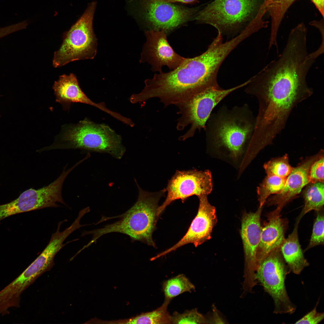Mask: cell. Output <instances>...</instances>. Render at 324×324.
I'll list each match as a JSON object with an SVG mask.
<instances>
[{"instance_id": "obj_21", "label": "cell", "mask_w": 324, "mask_h": 324, "mask_svg": "<svg viewBox=\"0 0 324 324\" xmlns=\"http://www.w3.org/2000/svg\"><path fill=\"white\" fill-rule=\"evenodd\" d=\"M296 0H265L266 12L271 19V32L276 33L284 16L289 8Z\"/></svg>"}, {"instance_id": "obj_15", "label": "cell", "mask_w": 324, "mask_h": 324, "mask_svg": "<svg viewBox=\"0 0 324 324\" xmlns=\"http://www.w3.org/2000/svg\"><path fill=\"white\" fill-rule=\"evenodd\" d=\"M281 212L276 209L267 215V220L262 227L260 241L256 253L259 266L262 262L272 251L280 249L285 238L288 226L286 218L281 217Z\"/></svg>"}, {"instance_id": "obj_22", "label": "cell", "mask_w": 324, "mask_h": 324, "mask_svg": "<svg viewBox=\"0 0 324 324\" xmlns=\"http://www.w3.org/2000/svg\"><path fill=\"white\" fill-rule=\"evenodd\" d=\"M195 288L194 285L183 274L165 281L162 285L165 298L171 300L184 292H191Z\"/></svg>"}, {"instance_id": "obj_11", "label": "cell", "mask_w": 324, "mask_h": 324, "mask_svg": "<svg viewBox=\"0 0 324 324\" xmlns=\"http://www.w3.org/2000/svg\"><path fill=\"white\" fill-rule=\"evenodd\" d=\"M263 207L255 212L245 213L242 220L241 235L244 253L243 293L251 292L257 284L256 274L259 266L256 253L260 243L262 227L260 217Z\"/></svg>"}, {"instance_id": "obj_7", "label": "cell", "mask_w": 324, "mask_h": 324, "mask_svg": "<svg viewBox=\"0 0 324 324\" xmlns=\"http://www.w3.org/2000/svg\"><path fill=\"white\" fill-rule=\"evenodd\" d=\"M248 81L234 87L224 89L219 87L208 88L188 100L177 104V113L180 115L177 120L176 128L183 130L189 125L190 129L180 136V140L194 136L197 130L204 129L206 122L214 107L224 98L234 91L245 86Z\"/></svg>"}, {"instance_id": "obj_1", "label": "cell", "mask_w": 324, "mask_h": 324, "mask_svg": "<svg viewBox=\"0 0 324 324\" xmlns=\"http://www.w3.org/2000/svg\"><path fill=\"white\" fill-rule=\"evenodd\" d=\"M220 52L208 47L200 55L186 58L178 67L168 72L162 71L145 81V86L138 94L141 102L158 98L165 106L186 101L198 93L219 87L218 73L223 63Z\"/></svg>"}, {"instance_id": "obj_10", "label": "cell", "mask_w": 324, "mask_h": 324, "mask_svg": "<svg viewBox=\"0 0 324 324\" xmlns=\"http://www.w3.org/2000/svg\"><path fill=\"white\" fill-rule=\"evenodd\" d=\"M212 187L211 173L209 170L176 171L168 181L165 188L167 195L164 202L158 208V216L174 201L180 199L183 202L193 195L198 197L208 195L212 191Z\"/></svg>"}, {"instance_id": "obj_19", "label": "cell", "mask_w": 324, "mask_h": 324, "mask_svg": "<svg viewBox=\"0 0 324 324\" xmlns=\"http://www.w3.org/2000/svg\"><path fill=\"white\" fill-rule=\"evenodd\" d=\"M309 183L303 192L304 206L298 217L300 219L306 213L312 210L316 212L321 210L324 206V182Z\"/></svg>"}, {"instance_id": "obj_28", "label": "cell", "mask_w": 324, "mask_h": 324, "mask_svg": "<svg viewBox=\"0 0 324 324\" xmlns=\"http://www.w3.org/2000/svg\"><path fill=\"white\" fill-rule=\"evenodd\" d=\"M318 303V301L312 310L297 321L295 323L317 324L321 322L324 319V314L323 312H317L316 308Z\"/></svg>"}, {"instance_id": "obj_23", "label": "cell", "mask_w": 324, "mask_h": 324, "mask_svg": "<svg viewBox=\"0 0 324 324\" xmlns=\"http://www.w3.org/2000/svg\"><path fill=\"white\" fill-rule=\"evenodd\" d=\"M286 178L267 175L257 188L260 207H262L268 197L272 194L279 193L284 185Z\"/></svg>"}, {"instance_id": "obj_12", "label": "cell", "mask_w": 324, "mask_h": 324, "mask_svg": "<svg viewBox=\"0 0 324 324\" xmlns=\"http://www.w3.org/2000/svg\"><path fill=\"white\" fill-rule=\"evenodd\" d=\"M145 34L146 41L140 61L149 63L154 71L160 72L164 66L174 70L186 59L173 50L167 41L164 30L152 29L146 31Z\"/></svg>"}, {"instance_id": "obj_27", "label": "cell", "mask_w": 324, "mask_h": 324, "mask_svg": "<svg viewBox=\"0 0 324 324\" xmlns=\"http://www.w3.org/2000/svg\"><path fill=\"white\" fill-rule=\"evenodd\" d=\"M324 159L323 154L312 164L309 171V183L324 182Z\"/></svg>"}, {"instance_id": "obj_14", "label": "cell", "mask_w": 324, "mask_h": 324, "mask_svg": "<svg viewBox=\"0 0 324 324\" xmlns=\"http://www.w3.org/2000/svg\"><path fill=\"white\" fill-rule=\"evenodd\" d=\"M322 150L317 154L307 158L293 168L286 178L281 191L270 198L268 205L276 206V209L281 211L284 207L300 193L302 188L309 183V174L313 163L323 154Z\"/></svg>"}, {"instance_id": "obj_6", "label": "cell", "mask_w": 324, "mask_h": 324, "mask_svg": "<svg viewBox=\"0 0 324 324\" xmlns=\"http://www.w3.org/2000/svg\"><path fill=\"white\" fill-rule=\"evenodd\" d=\"M96 2L89 4L82 15L63 34V41L55 51L52 65L55 68L71 62L93 59L97 51V39L93 28Z\"/></svg>"}, {"instance_id": "obj_9", "label": "cell", "mask_w": 324, "mask_h": 324, "mask_svg": "<svg viewBox=\"0 0 324 324\" xmlns=\"http://www.w3.org/2000/svg\"><path fill=\"white\" fill-rule=\"evenodd\" d=\"M130 13L138 16L154 29L166 32L190 19L199 8H189L161 0H126Z\"/></svg>"}, {"instance_id": "obj_24", "label": "cell", "mask_w": 324, "mask_h": 324, "mask_svg": "<svg viewBox=\"0 0 324 324\" xmlns=\"http://www.w3.org/2000/svg\"><path fill=\"white\" fill-rule=\"evenodd\" d=\"M264 168L267 175L286 178L294 168L290 164L288 155L272 159L265 164Z\"/></svg>"}, {"instance_id": "obj_16", "label": "cell", "mask_w": 324, "mask_h": 324, "mask_svg": "<svg viewBox=\"0 0 324 324\" xmlns=\"http://www.w3.org/2000/svg\"><path fill=\"white\" fill-rule=\"evenodd\" d=\"M52 88L56 101L65 109L69 108L72 103H80L96 107L116 119L119 117L118 113L108 109L104 103H96L88 98L81 90L76 75L73 73L60 76L58 80L55 82Z\"/></svg>"}, {"instance_id": "obj_18", "label": "cell", "mask_w": 324, "mask_h": 324, "mask_svg": "<svg viewBox=\"0 0 324 324\" xmlns=\"http://www.w3.org/2000/svg\"><path fill=\"white\" fill-rule=\"evenodd\" d=\"M300 220L297 218L292 232L285 238L280 248L284 261L291 272L297 274H300L309 265L299 241L298 228Z\"/></svg>"}, {"instance_id": "obj_20", "label": "cell", "mask_w": 324, "mask_h": 324, "mask_svg": "<svg viewBox=\"0 0 324 324\" xmlns=\"http://www.w3.org/2000/svg\"><path fill=\"white\" fill-rule=\"evenodd\" d=\"M171 300L165 298L162 305L152 311L142 314L128 321L127 323L132 324H172L171 315L167 310Z\"/></svg>"}, {"instance_id": "obj_30", "label": "cell", "mask_w": 324, "mask_h": 324, "mask_svg": "<svg viewBox=\"0 0 324 324\" xmlns=\"http://www.w3.org/2000/svg\"><path fill=\"white\" fill-rule=\"evenodd\" d=\"M168 3L180 2L184 3H192L197 2L198 0H161Z\"/></svg>"}, {"instance_id": "obj_31", "label": "cell", "mask_w": 324, "mask_h": 324, "mask_svg": "<svg viewBox=\"0 0 324 324\" xmlns=\"http://www.w3.org/2000/svg\"><path fill=\"white\" fill-rule=\"evenodd\" d=\"M0 117H1V115H0Z\"/></svg>"}, {"instance_id": "obj_8", "label": "cell", "mask_w": 324, "mask_h": 324, "mask_svg": "<svg viewBox=\"0 0 324 324\" xmlns=\"http://www.w3.org/2000/svg\"><path fill=\"white\" fill-rule=\"evenodd\" d=\"M291 271L286 264L280 249L271 252L262 262L256 274V280L272 298L276 314H292L296 307L291 301L285 284Z\"/></svg>"}, {"instance_id": "obj_3", "label": "cell", "mask_w": 324, "mask_h": 324, "mask_svg": "<svg viewBox=\"0 0 324 324\" xmlns=\"http://www.w3.org/2000/svg\"><path fill=\"white\" fill-rule=\"evenodd\" d=\"M139 189L137 201L124 213L118 216L101 218L103 221L113 218H119L115 222L103 227L85 232V235L91 234L92 238L88 243L91 245L105 234L112 232L122 233L129 236L133 242L139 241L156 247L152 239V234L155 230L159 218L157 214L158 202L164 196L165 188L158 192H150L142 189L136 182Z\"/></svg>"}, {"instance_id": "obj_4", "label": "cell", "mask_w": 324, "mask_h": 324, "mask_svg": "<svg viewBox=\"0 0 324 324\" xmlns=\"http://www.w3.org/2000/svg\"><path fill=\"white\" fill-rule=\"evenodd\" d=\"M256 123V117L247 104L231 109L224 106L211 114L204 130L211 145L236 157L248 149Z\"/></svg>"}, {"instance_id": "obj_2", "label": "cell", "mask_w": 324, "mask_h": 324, "mask_svg": "<svg viewBox=\"0 0 324 324\" xmlns=\"http://www.w3.org/2000/svg\"><path fill=\"white\" fill-rule=\"evenodd\" d=\"M265 0H212L196 15L200 23L214 27L222 35H238L251 29L257 32L268 26L263 18Z\"/></svg>"}, {"instance_id": "obj_13", "label": "cell", "mask_w": 324, "mask_h": 324, "mask_svg": "<svg viewBox=\"0 0 324 324\" xmlns=\"http://www.w3.org/2000/svg\"><path fill=\"white\" fill-rule=\"evenodd\" d=\"M198 197L199 204L198 212L186 234L175 244L154 256V259L189 243L193 244L196 247L211 238L213 228L217 222L216 208L208 202L207 195Z\"/></svg>"}, {"instance_id": "obj_5", "label": "cell", "mask_w": 324, "mask_h": 324, "mask_svg": "<svg viewBox=\"0 0 324 324\" xmlns=\"http://www.w3.org/2000/svg\"><path fill=\"white\" fill-rule=\"evenodd\" d=\"M48 150L79 149L106 153L120 159L125 152L121 136L108 125L96 123L87 118L76 124L63 125Z\"/></svg>"}, {"instance_id": "obj_17", "label": "cell", "mask_w": 324, "mask_h": 324, "mask_svg": "<svg viewBox=\"0 0 324 324\" xmlns=\"http://www.w3.org/2000/svg\"><path fill=\"white\" fill-rule=\"evenodd\" d=\"M66 239L62 233L56 231L52 235L48 244L37 258L21 274L29 285L53 266L56 254L65 245Z\"/></svg>"}, {"instance_id": "obj_26", "label": "cell", "mask_w": 324, "mask_h": 324, "mask_svg": "<svg viewBox=\"0 0 324 324\" xmlns=\"http://www.w3.org/2000/svg\"><path fill=\"white\" fill-rule=\"evenodd\" d=\"M314 224L312 232L307 250L318 245L324 244V214L322 210L318 212Z\"/></svg>"}, {"instance_id": "obj_25", "label": "cell", "mask_w": 324, "mask_h": 324, "mask_svg": "<svg viewBox=\"0 0 324 324\" xmlns=\"http://www.w3.org/2000/svg\"><path fill=\"white\" fill-rule=\"evenodd\" d=\"M172 324L207 323L206 319L196 308L187 310L182 314L175 312L171 316Z\"/></svg>"}, {"instance_id": "obj_29", "label": "cell", "mask_w": 324, "mask_h": 324, "mask_svg": "<svg viewBox=\"0 0 324 324\" xmlns=\"http://www.w3.org/2000/svg\"><path fill=\"white\" fill-rule=\"evenodd\" d=\"M315 5L319 12L324 17V0H310Z\"/></svg>"}]
</instances>
